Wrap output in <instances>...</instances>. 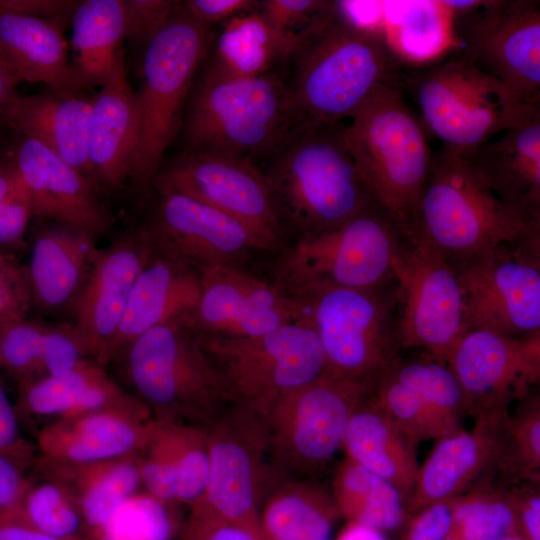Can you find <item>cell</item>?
Returning <instances> with one entry per match:
<instances>
[{"label": "cell", "mask_w": 540, "mask_h": 540, "mask_svg": "<svg viewBox=\"0 0 540 540\" xmlns=\"http://www.w3.org/2000/svg\"><path fill=\"white\" fill-rule=\"evenodd\" d=\"M468 403L469 415L508 409L529 395L540 379V332L508 337L466 332L446 359Z\"/></svg>", "instance_id": "ac0fdd59"}, {"label": "cell", "mask_w": 540, "mask_h": 540, "mask_svg": "<svg viewBox=\"0 0 540 540\" xmlns=\"http://www.w3.org/2000/svg\"><path fill=\"white\" fill-rule=\"evenodd\" d=\"M425 354L426 358L410 361L398 356L388 370L418 393L440 417L460 428V420L469 414L465 394L447 363Z\"/></svg>", "instance_id": "60d3db41"}, {"label": "cell", "mask_w": 540, "mask_h": 540, "mask_svg": "<svg viewBox=\"0 0 540 540\" xmlns=\"http://www.w3.org/2000/svg\"><path fill=\"white\" fill-rule=\"evenodd\" d=\"M518 533L526 540H540V493L539 483L519 481L507 490Z\"/></svg>", "instance_id": "11a10c76"}, {"label": "cell", "mask_w": 540, "mask_h": 540, "mask_svg": "<svg viewBox=\"0 0 540 540\" xmlns=\"http://www.w3.org/2000/svg\"><path fill=\"white\" fill-rule=\"evenodd\" d=\"M3 154H4V152H2V151L0 150V158H1V156H2Z\"/></svg>", "instance_id": "03108f58"}, {"label": "cell", "mask_w": 540, "mask_h": 540, "mask_svg": "<svg viewBox=\"0 0 540 540\" xmlns=\"http://www.w3.org/2000/svg\"><path fill=\"white\" fill-rule=\"evenodd\" d=\"M33 216L31 201L22 185L0 206V250L14 253L23 245Z\"/></svg>", "instance_id": "f5cc1de1"}, {"label": "cell", "mask_w": 540, "mask_h": 540, "mask_svg": "<svg viewBox=\"0 0 540 540\" xmlns=\"http://www.w3.org/2000/svg\"><path fill=\"white\" fill-rule=\"evenodd\" d=\"M290 85L304 122L340 125L381 87L402 80V66L383 33L342 17L335 1L306 29L292 58Z\"/></svg>", "instance_id": "6da1fadb"}, {"label": "cell", "mask_w": 540, "mask_h": 540, "mask_svg": "<svg viewBox=\"0 0 540 540\" xmlns=\"http://www.w3.org/2000/svg\"><path fill=\"white\" fill-rule=\"evenodd\" d=\"M148 231L156 243L197 270L234 265L259 246L251 232L226 213L184 194L158 190Z\"/></svg>", "instance_id": "7402d4cb"}, {"label": "cell", "mask_w": 540, "mask_h": 540, "mask_svg": "<svg viewBox=\"0 0 540 540\" xmlns=\"http://www.w3.org/2000/svg\"><path fill=\"white\" fill-rule=\"evenodd\" d=\"M343 448L347 457L392 483L408 504L419 469L416 445L379 406L372 392L354 412Z\"/></svg>", "instance_id": "836d02e7"}, {"label": "cell", "mask_w": 540, "mask_h": 540, "mask_svg": "<svg viewBox=\"0 0 540 540\" xmlns=\"http://www.w3.org/2000/svg\"><path fill=\"white\" fill-rule=\"evenodd\" d=\"M299 34L276 29L259 9L223 23L205 75L222 79L253 78L272 72L293 58Z\"/></svg>", "instance_id": "d590c367"}, {"label": "cell", "mask_w": 540, "mask_h": 540, "mask_svg": "<svg viewBox=\"0 0 540 540\" xmlns=\"http://www.w3.org/2000/svg\"><path fill=\"white\" fill-rule=\"evenodd\" d=\"M331 495L340 518L382 532L404 526L410 515L392 483L347 456L336 470Z\"/></svg>", "instance_id": "74e56055"}, {"label": "cell", "mask_w": 540, "mask_h": 540, "mask_svg": "<svg viewBox=\"0 0 540 540\" xmlns=\"http://www.w3.org/2000/svg\"><path fill=\"white\" fill-rule=\"evenodd\" d=\"M103 367L87 359L68 373L42 377L18 388L17 414L59 419L99 410H119L153 417L148 407L136 395L119 387Z\"/></svg>", "instance_id": "4dcf8cb0"}, {"label": "cell", "mask_w": 540, "mask_h": 540, "mask_svg": "<svg viewBox=\"0 0 540 540\" xmlns=\"http://www.w3.org/2000/svg\"><path fill=\"white\" fill-rule=\"evenodd\" d=\"M153 241V252L133 284L103 366L122 358L130 344L149 329L184 321L198 304L199 271Z\"/></svg>", "instance_id": "cb8c5ba5"}, {"label": "cell", "mask_w": 540, "mask_h": 540, "mask_svg": "<svg viewBox=\"0 0 540 540\" xmlns=\"http://www.w3.org/2000/svg\"><path fill=\"white\" fill-rule=\"evenodd\" d=\"M23 472L14 461L0 454V512L12 509L27 488L30 481Z\"/></svg>", "instance_id": "6f0895ef"}, {"label": "cell", "mask_w": 540, "mask_h": 540, "mask_svg": "<svg viewBox=\"0 0 540 540\" xmlns=\"http://www.w3.org/2000/svg\"><path fill=\"white\" fill-rule=\"evenodd\" d=\"M21 187L16 169L5 151L0 158V206Z\"/></svg>", "instance_id": "94428289"}, {"label": "cell", "mask_w": 540, "mask_h": 540, "mask_svg": "<svg viewBox=\"0 0 540 540\" xmlns=\"http://www.w3.org/2000/svg\"><path fill=\"white\" fill-rule=\"evenodd\" d=\"M0 8V54L22 82L57 90H83L75 80L65 21Z\"/></svg>", "instance_id": "1f68e13d"}, {"label": "cell", "mask_w": 540, "mask_h": 540, "mask_svg": "<svg viewBox=\"0 0 540 540\" xmlns=\"http://www.w3.org/2000/svg\"><path fill=\"white\" fill-rule=\"evenodd\" d=\"M455 52L403 73L402 83L418 105L426 132L468 157L502 132L540 115V104L523 99Z\"/></svg>", "instance_id": "8992f818"}, {"label": "cell", "mask_w": 540, "mask_h": 540, "mask_svg": "<svg viewBox=\"0 0 540 540\" xmlns=\"http://www.w3.org/2000/svg\"><path fill=\"white\" fill-rule=\"evenodd\" d=\"M45 325L25 318L0 324L2 366L14 378L18 388L43 377Z\"/></svg>", "instance_id": "f6af8a7d"}, {"label": "cell", "mask_w": 540, "mask_h": 540, "mask_svg": "<svg viewBox=\"0 0 540 540\" xmlns=\"http://www.w3.org/2000/svg\"><path fill=\"white\" fill-rule=\"evenodd\" d=\"M87 359L73 324L45 325L43 377L68 373Z\"/></svg>", "instance_id": "bcb514c9"}, {"label": "cell", "mask_w": 540, "mask_h": 540, "mask_svg": "<svg viewBox=\"0 0 540 540\" xmlns=\"http://www.w3.org/2000/svg\"><path fill=\"white\" fill-rule=\"evenodd\" d=\"M2 366V359H1V353H0V367Z\"/></svg>", "instance_id": "e7e4bbea"}, {"label": "cell", "mask_w": 540, "mask_h": 540, "mask_svg": "<svg viewBox=\"0 0 540 540\" xmlns=\"http://www.w3.org/2000/svg\"><path fill=\"white\" fill-rule=\"evenodd\" d=\"M508 409L474 416L470 430L458 429L439 439L419 466L407 504L411 514L435 501L460 496L498 469L502 456Z\"/></svg>", "instance_id": "603a6c76"}, {"label": "cell", "mask_w": 540, "mask_h": 540, "mask_svg": "<svg viewBox=\"0 0 540 540\" xmlns=\"http://www.w3.org/2000/svg\"><path fill=\"white\" fill-rule=\"evenodd\" d=\"M201 294L183 323L198 335L257 336L302 319L298 300L234 265L198 270Z\"/></svg>", "instance_id": "d6986e66"}, {"label": "cell", "mask_w": 540, "mask_h": 540, "mask_svg": "<svg viewBox=\"0 0 540 540\" xmlns=\"http://www.w3.org/2000/svg\"><path fill=\"white\" fill-rule=\"evenodd\" d=\"M20 79L0 54V126H5V116L18 93Z\"/></svg>", "instance_id": "91938a15"}, {"label": "cell", "mask_w": 540, "mask_h": 540, "mask_svg": "<svg viewBox=\"0 0 540 540\" xmlns=\"http://www.w3.org/2000/svg\"><path fill=\"white\" fill-rule=\"evenodd\" d=\"M500 540H526L522 535H520L519 533H514V534H511V535H508Z\"/></svg>", "instance_id": "be15d7a7"}, {"label": "cell", "mask_w": 540, "mask_h": 540, "mask_svg": "<svg viewBox=\"0 0 540 540\" xmlns=\"http://www.w3.org/2000/svg\"><path fill=\"white\" fill-rule=\"evenodd\" d=\"M154 420L119 410L59 418L38 431L39 456L69 463L137 456L148 440Z\"/></svg>", "instance_id": "4316f807"}, {"label": "cell", "mask_w": 540, "mask_h": 540, "mask_svg": "<svg viewBox=\"0 0 540 540\" xmlns=\"http://www.w3.org/2000/svg\"><path fill=\"white\" fill-rule=\"evenodd\" d=\"M210 28L177 5L144 47L142 85L136 92L139 139L130 179L138 190L153 186L164 153L178 132L196 72L209 51Z\"/></svg>", "instance_id": "ba28073f"}, {"label": "cell", "mask_w": 540, "mask_h": 540, "mask_svg": "<svg viewBox=\"0 0 540 540\" xmlns=\"http://www.w3.org/2000/svg\"><path fill=\"white\" fill-rule=\"evenodd\" d=\"M4 513L51 537L75 539L85 535L77 504L62 486L49 479L29 482L18 503Z\"/></svg>", "instance_id": "f35d334b"}, {"label": "cell", "mask_w": 540, "mask_h": 540, "mask_svg": "<svg viewBox=\"0 0 540 540\" xmlns=\"http://www.w3.org/2000/svg\"><path fill=\"white\" fill-rule=\"evenodd\" d=\"M71 24L70 62L77 85L101 88L125 67L124 0L79 1Z\"/></svg>", "instance_id": "e575fe53"}, {"label": "cell", "mask_w": 540, "mask_h": 540, "mask_svg": "<svg viewBox=\"0 0 540 540\" xmlns=\"http://www.w3.org/2000/svg\"><path fill=\"white\" fill-rule=\"evenodd\" d=\"M340 518L332 495L297 477L276 480L267 490L259 514L266 540H333Z\"/></svg>", "instance_id": "8d00e7d4"}, {"label": "cell", "mask_w": 540, "mask_h": 540, "mask_svg": "<svg viewBox=\"0 0 540 540\" xmlns=\"http://www.w3.org/2000/svg\"><path fill=\"white\" fill-rule=\"evenodd\" d=\"M179 1L124 0L125 41L145 47L176 11Z\"/></svg>", "instance_id": "c3c4849f"}, {"label": "cell", "mask_w": 540, "mask_h": 540, "mask_svg": "<svg viewBox=\"0 0 540 540\" xmlns=\"http://www.w3.org/2000/svg\"><path fill=\"white\" fill-rule=\"evenodd\" d=\"M342 125L303 123L265 172L281 223L287 221L299 238L335 229L377 206L343 141Z\"/></svg>", "instance_id": "7a4b0ae2"}, {"label": "cell", "mask_w": 540, "mask_h": 540, "mask_svg": "<svg viewBox=\"0 0 540 540\" xmlns=\"http://www.w3.org/2000/svg\"><path fill=\"white\" fill-rule=\"evenodd\" d=\"M197 336L232 402L264 414L283 395L327 374L319 338L304 319L251 337Z\"/></svg>", "instance_id": "8fae6325"}, {"label": "cell", "mask_w": 540, "mask_h": 540, "mask_svg": "<svg viewBox=\"0 0 540 540\" xmlns=\"http://www.w3.org/2000/svg\"><path fill=\"white\" fill-rule=\"evenodd\" d=\"M31 306L25 265L14 253L0 250V324L27 317Z\"/></svg>", "instance_id": "7dc6e473"}, {"label": "cell", "mask_w": 540, "mask_h": 540, "mask_svg": "<svg viewBox=\"0 0 540 540\" xmlns=\"http://www.w3.org/2000/svg\"><path fill=\"white\" fill-rule=\"evenodd\" d=\"M404 232L379 207L330 231L299 238L276 268L290 296L320 287L381 289L396 283Z\"/></svg>", "instance_id": "9c48e42d"}, {"label": "cell", "mask_w": 540, "mask_h": 540, "mask_svg": "<svg viewBox=\"0 0 540 540\" xmlns=\"http://www.w3.org/2000/svg\"><path fill=\"white\" fill-rule=\"evenodd\" d=\"M154 249L148 229L124 234L98 249L72 307L74 327L88 359L103 366L132 290Z\"/></svg>", "instance_id": "ffe728a7"}, {"label": "cell", "mask_w": 540, "mask_h": 540, "mask_svg": "<svg viewBox=\"0 0 540 540\" xmlns=\"http://www.w3.org/2000/svg\"><path fill=\"white\" fill-rule=\"evenodd\" d=\"M403 91L402 80L381 87L342 125V137L373 202L406 233L427 182L432 152Z\"/></svg>", "instance_id": "3957f363"}, {"label": "cell", "mask_w": 540, "mask_h": 540, "mask_svg": "<svg viewBox=\"0 0 540 540\" xmlns=\"http://www.w3.org/2000/svg\"><path fill=\"white\" fill-rule=\"evenodd\" d=\"M97 238L55 221L34 234L25 265L32 305L49 313L73 307L98 251Z\"/></svg>", "instance_id": "f1b7e54d"}, {"label": "cell", "mask_w": 540, "mask_h": 540, "mask_svg": "<svg viewBox=\"0 0 540 540\" xmlns=\"http://www.w3.org/2000/svg\"><path fill=\"white\" fill-rule=\"evenodd\" d=\"M303 123L290 85L274 72L245 79L204 74L189 103L185 134L190 150L255 163L272 158Z\"/></svg>", "instance_id": "277c9868"}, {"label": "cell", "mask_w": 540, "mask_h": 540, "mask_svg": "<svg viewBox=\"0 0 540 540\" xmlns=\"http://www.w3.org/2000/svg\"><path fill=\"white\" fill-rule=\"evenodd\" d=\"M34 465L42 478L62 486L75 501L82 515L85 540L142 485L138 455L89 463L37 456Z\"/></svg>", "instance_id": "d6a6232c"}, {"label": "cell", "mask_w": 540, "mask_h": 540, "mask_svg": "<svg viewBox=\"0 0 540 540\" xmlns=\"http://www.w3.org/2000/svg\"><path fill=\"white\" fill-rule=\"evenodd\" d=\"M138 458L142 485L159 501L191 507L203 498L209 457L202 427L154 420Z\"/></svg>", "instance_id": "484cf974"}, {"label": "cell", "mask_w": 540, "mask_h": 540, "mask_svg": "<svg viewBox=\"0 0 540 540\" xmlns=\"http://www.w3.org/2000/svg\"><path fill=\"white\" fill-rule=\"evenodd\" d=\"M15 407L0 385V454L26 469L34 464L37 456L35 446L20 432Z\"/></svg>", "instance_id": "db71d44e"}, {"label": "cell", "mask_w": 540, "mask_h": 540, "mask_svg": "<svg viewBox=\"0 0 540 540\" xmlns=\"http://www.w3.org/2000/svg\"><path fill=\"white\" fill-rule=\"evenodd\" d=\"M373 386L325 374L277 399L266 412L272 476L322 469L343 448L349 422Z\"/></svg>", "instance_id": "7c38bea8"}, {"label": "cell", "mask_w": 540, "mask_h": 540, "mask_svg": "<svg viewBox=\"0 0 540 540\" xmlns=\"http://www.w3.org/2000/svg\"><path fill=\"white\" fill-rule=\"evenodd\" d=\"M498 470L510 482L540 481V399L534 391L508 416Z\"/></svg>", "instance_id": "7bdbcfd3"}, {"label": "cell", "mask_w": 540, "mask_h": 540, "mask_svg": "<svg viewBox=\"0 0 540 540\" xmlns=\"http://www.w3.org/2000/svg\"><path fill=\"white\" fill-rule=\"evenodd\" d=\"M139 128L137 96L124 67L93 96L88 165L101 190L116 192L131 179Z\"/></svg>", "instance_id": "f546056e"}, {"label": "cell", "mask_w": 540, "mask_h": 540, "mask_svg": "<svg viewBox=\"0 0 540 540\" xmlns=\"http://www.w3.org/2000/svg\"><path fill=\"white\" fill-rule=\"evenodd\" d=\"M87 91L46 87L36 94H18L7 109L5 126L38 141L92 180L88 141L94 95Z\"/></svg>", "instance_id": "83f0119b"}, {"label": "cell", "mask_w": 540, "mask_h": 540, "mask_svg": "<svg viewBox=\"0 0 540 540\" xmlns=\"http://www.w3.org/2000/svg\"><path fill=\"white\" fill-rule=\"evenodd\" d=\"M33 207L34 216L85 229L100 237L112 215L101 189L38 141L16 134L6 151Z\"/></svg>", "instance_id": "44dd1931"}, {"label": "cell", "mask_w": 540, "mask_h": 540, "mask_svg": "<svg viewBox=\"0 0 540 540\" xmlns=\"http://www.w3.org/2000/svg\"><path fill=\"white\" fill-rule=\"evenodd\" d=\"M153 186L197 199L241 222L260 250L282 240L268 178L256 163L233 156L189 150L161 168Z\"/></svg>", "instance_id": "e0dca14e"}, {"label": "cell", "mask_w": 540, "mask_h": 540, "mask_svg": "<svg viewBox=\"0 0 540 540\" xmlns=\"http://www.w3.org/2000/svg\"><path fill=\"white\" fill-rule=\"evenodd\" d=\"M0 540H85L84 538L60 539L43 534L4 512H0Z\"/></svg>", "instance_id": "680465c9"}, {"label": "cell", "mask_w": 540, "mask_h": 540, "mask_svg": "<svg viewBox=\"0 0 540 540\" xmlns=\"http://www.w3.org/2000/svg\"><path fill=\"white\" fill-rule=\"evenodd\" d=\"M260 1L256 0H186L179 1L178 8L190 18L212 26L259 9Z\"/></svg>", "instance_id": "9f6ffc18"}, {"label": "cell", "mask_w": 540, "mask_h": 540, "mask_svg": "<svg viewBox=\"0 0 540 540\" xmlns=\"http://www.w3.org/2000/svg\"><path fill=\"white\" fill-rule=\"evenodd\" d=\"M169 506L147 492H137L86 540H171L177 523Z\"/></svg>", "instance_id": "ee69618b"}, {"label": "cell", "mask_w": 540, "mask_h": 540, "mask_svg": "<svg viewBox=\"0 0 540 540\" xmlns=\"http://www.w3.org/2000/svg\"><path fill=\"white\" fill-rule=\"evenodd\" d=\"M323 348L327 374L375 384L399 356L398 289L320 287L292 296Z\"/></svg>", "instance_id": "30bf717a"}, {"label": "cell", "mask_w": 540, "mask_h": 540, "mask_svg": "<svg viewBox=\"0 0 540 540\" xmlns=\"http://www.w3.org/2000/svg\"><path fill=\"white\" fill-rule=\"evenodd\" d=\"M372 396L414 444L439 439L460 428L440 417L412 388L398 380L386 368L376 380Z\"/></svg>", "instance_id": "b9f144b4"}, {"label": "cell", "mask_w": 540, "mask_h": 540, "mask_svg": "<svg viewBox=\"0 0 540 540\" xmlns=\"http://www.w3.org/2000/svg\"><path fill=\"white\" fill-rule=\"evenodd\" d=\"M457 50L523 99L540 104V1H442Z\"/></svg>", "instance_id": "4fadbf2b"}, {"label": "cell", "mask_w": 540, "mask_h": 540, "mask_svg": "<svg viewBox=\"0 0 540 540\" xmlns=\"http://www.w3.org/2000/svg\"><path fill=\"white\" fill-rule=\"evenodd\" d=\"M123 357L136 396L158 422L205 427L232 403L220 371L183 321L149 329Z\"/></svg>", "instance_id": "52a82bcc"}, {"label": "cell", "mask_w": 540, "mask_h": 540, "mask_svg": "<svg viewBox=\"0 0 540 540\" xmlns=\"http://www.w3.org/2000/svg\"><path fill=\"white\" fill-rule=\"evenodd\" d=\"M202 428L208 483L203 498L189 508L260 528V507L273 482L266 414L232 402Z\"/></svg>", "instance_id": "5bb4252c"}, {"label": "cell", "mask_w": 540, "mask_h": 540, "mask_svg": "<svg viewBox=\"0 0 540 540\" xmlns=\"http://www.w3.org/2000/svg\"><path fill=\"white\" fill-rule=\"evenodd\" d=\"M325 0H264L259 11L278 30L299 34L330 5Z\"/></svg>", "instance_id": "f907efd6"}, {"label": "cell", "mask_w": 540, "mask_h": 540, "mask_svg": "<svg viewBox=\"0 0 540 540\" xmlns=\"http://www.w3.org/2000/svg\"><path fill=\"white\" fill-rule=\"evenodd\" d=\"M457 497L432 502L411 513L403 540H448Z\"/></svg>", "instance_id": "816d5d0a"}, {"label": "cell", "mask_w": 540, "mask_h": 540, "mask_svg": "<svg viewBox=\"0 0 540 540\" xmlns=\"http://www.w3.org/2000/svg\"><path fill=\"white\" fill-rule=\"evenodd\" d=\"M180 540H266L261 529L214 516L200 508H190Z\"/></svg>", "instance_id": "681fc988"}, {"label": "cell", "mask_w": 540, "mask_h": 540, "mask_svg": "<svg viewBox=\"0 0 540 540\" xmlns=\"http://www.w3.org/2000/svg\"><path fill=\"white\" fill-rule=\"evenodd\" d=\"M409 231L423 237L451 264L502 245L540 238V225L518 218L484 185L465 155L444 146L432 153Z\"/></svg>", "instance_id": "5b68a950"}, {"label": "cell", "mask_w": 540, "mask_h": 540, "mask_svg": "<svg viewBox=\"0 0 540 540\" xmlns=\"http://www.w3.org/2000/svg\"><path fill=\"white\" fill-rule=\"evenodd\" d=\"M400 349L445 362L463 336V304L453 265L414 231L404 233L395 266Z\"/></svg>", "instance_id": "2e32d148"}, {"label": "cell", "mask_w": 540, "mask_h": 540, "mask_svg": "<svg viewBox=\"0 0 540 540\" xmlns=\"http://www.w3.org/2000/svg\"><path fill=\"white\" fill-rule=\"evenodd\" d=\"M518 533L507 490L479 483L457 497L448 540H500Z\"/></svg>", "instance_id": "ab89813d"}, {"label": "cell", "mask_w": 540, "mask_h": 540, "mask_svg": "<svg viewBox=\"0 0 540 540\" xmlns=\"http://www.w3.org/2000/svg\"><path fill=\"white\" fill-rule=\"evenodd\" d=\"M452 265L462 295L464 334L485 330L523 337L540 332V238Z\"/></svg>", "instance_id": "9a60e30c"}, {"label": "cell", "mask_w": 540, "mask_h": 540, "mask_svg": "<svg viewBox=\"0 0 540 540\" xmlns=\"http://www.w3.org/2000/svg\"><path fill=\"white\" fill-rule=\"evenodd\" d=\"M467 158L504 206L526 224L540 225V115L502 132Z\"/></svg>", "instance_id": "d4e9b609"}, {"label": "cell", "mask_w": 540, "mask_h": 540, "mask_svg": "<svg viewBox=\"0 0 540 540\" xmlns=\"http://www.w3.org/2000/svg\"><path fill=\"white\" fill-rule=\"evenodd\" d=\"M333 540H388L382 531L354 521H347Z\"/></svg>", "instance_id": "6125c7cd"}]
</instances>
